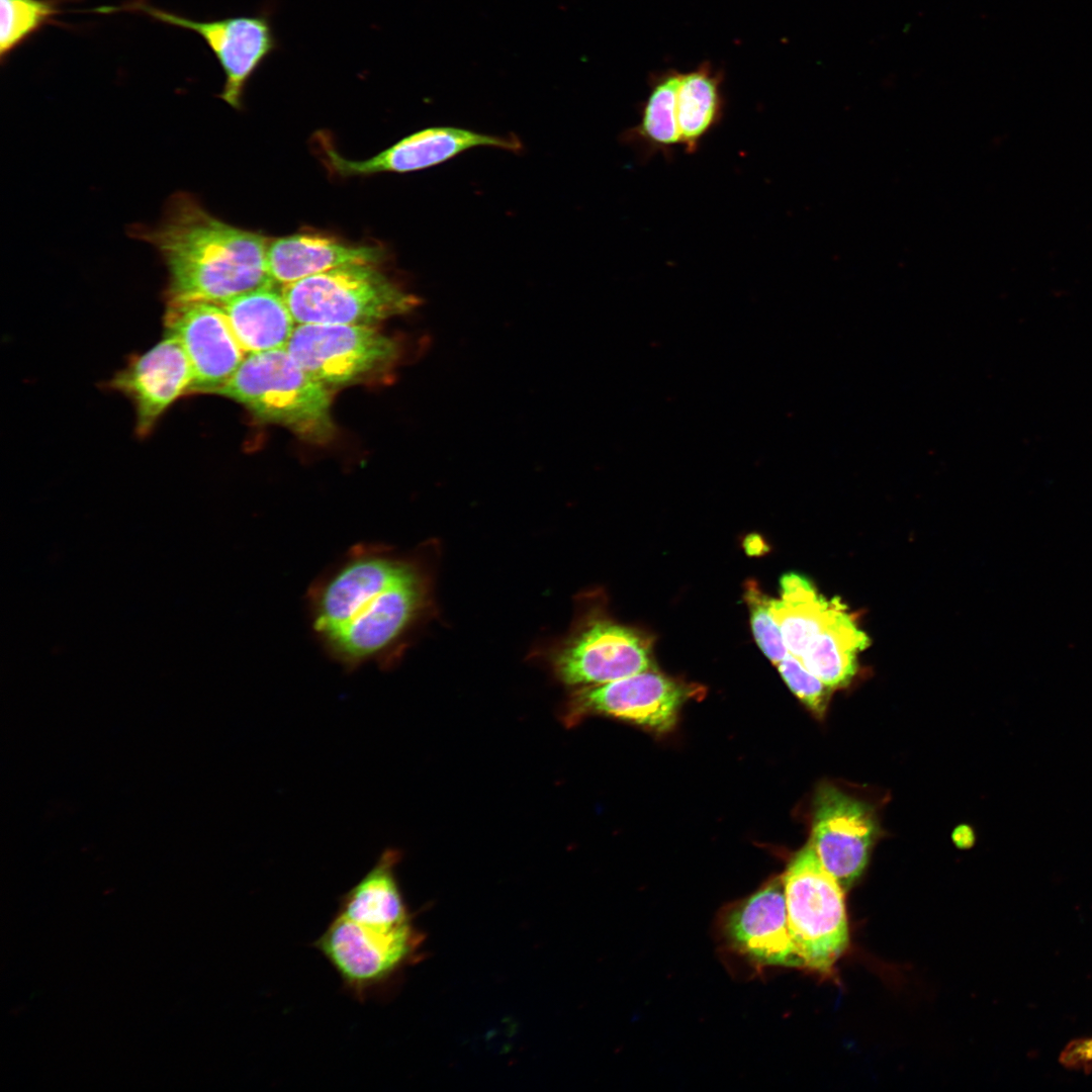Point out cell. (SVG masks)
Masks as SVG:
<instances>
[{"label": "cell", "instance_id": "cell-21", "mask_svg": "<svg viewBox=\"0 0 1092 1092\" xmlns=\"http://www.w3.org/2000/svg\"><path fill=\"white\" fill-rule=\"evenodd\" d=\"M679 73H667L652 82L642 105L639 122L623 131L622 142L633 148L643 160L661 154L671 159L680 145L676 119V90Z\"/></svg>", "mask_w": 1092, "mask_h": 1092}, {"label": "cell", "instance_id": "cell-4", "mask_svg": "<svg viewBox=\"0 0 1092 1092\" xmlns=\"http://www.w3.org/2000/svg\"><path fill=\"white\" fill-rule=\"evenodd\" d=\"M296 323L374 326L412 312L421 303L378 265H351L281 286Z\"/></svg>", "mask_w": 1092, "mask_h": 1092}, {"label": "cell", "instance_id": "cell-15", "mask_svg": "<svg viewBox=\"0 0 1092 1092\" xmlns=\"http://www.w3.org/2000/svg\"><path fill=\"white\" fill-rule=\"evenodd\" d=\"M726 930L734 946L759 964L803 967L789 928L784 879L733 909Z\"/></svg>", "mask_w": 1092, "mask_h": 1092}, {"label": "cell", "instance_id": "cell-1", "mask_svg": "<svg viewBox=\"0 0 1092 1092\" xmlns=\"http://www.w3.org/2000/svg\"><path fill=\"white\" fill-rule=\"evenodd\" d=\"M430 593L419 558L358 543L311 583L306 606L317 642L345 670L389 669L428 614Z\"/></svg>", "mask_w": 1092, "mask_h": 1092}, {"label": "cell", "instance_id": "cell-9", "mask_svg": "<svg viewBox=\"0 0 1092 1092\" xmlns=\"http://www.w3.org/2000/svg\"><path fill=\"white\" fill-rule=\"evenodd\" d=\"M551 665L565 685H603L653 669L650 645L638 632L607 619L586 622L555 650Z\"/></svg>", "mask_w": 1092, "mask_h": 1092}, {"label": "cell", "instance_id": "cell-26", "mask_svg": "<svg viewBox=\"0 0 1092 1092\" xmlns=\"http://www.w3.org/2000/svg\"><path fill=\"white\" fill-rule=\"evenodd\" d=\"M1060 1063L1073 1069H1085L1092 1065V1037L1070 1041L1060 1055Z\"/></svg>", "mask_w": 1092, "mask_h": 1092}, {"label": "cell", "instance_id": "cell-3", "mask_svg": "<svg viewBox=\"0 0 1092 1092\" xmlns=\"http://www.w3.org/2000/svg\"><path fill=\"white\" fill-rule=\"evenodd\" d=\"M215 393L306 440L323 442L332 436L329 387L309 375L286 348L246 355Z\"/></svg>", "mask_w": 1092, "mask_h": 1092}, {"label": "cell", "instance_id": "cell-20", "mask_svg": "<svg viewBox=\"0 0 1092 1092\" xmlns=\"http://www.w3.org/2000/svg\"><path fill=\"white\" fill-rule=\"evenodd\" d=\"M869 645L845 606L822 628L799 658L832 689L847 686L857 671V654Z\"/></svg>", "mask_w": 1092, "mask_h": 1092}, {"label": "cell", "instance_id": "cell-22", "mask_svg": "<svg viewBox=\"0 0 1092 1092\" xmlns=\"http://www.w3.org/2000/svg\"><path fill=\"white\" fill-rule=\"evenodd\" d=\"M724 98L720 79L707 68L679 75L676 90V119L680 146L695 154L704 138L721 122Z\"/></svg>", "mask_w": 1092, "mask_h": 1092}, {"label": "cell", "instance_id": "cell-18", "mask_svg": "<svg viewBox=\"0 0 1092 1092\" xmlns=\"http://www.w3.org/2000/svg\"><path fill=\"white\" fill-rule=\"evenodd\" d=\"M397 848L384 849L373 867L339 901L337 913L362 925L392 929L412 922L396 877Z\"/></svg>", "mask_w": 1092, "mask_h": 1092}, {"label": "cell", "instance_id": "cell-16", "mask_svg": "<svg viewBox=\"0 0 1092 1092\" xmlns=\"http://www.w3.org/2000/svg\"><path fill=\"white\" fill-rule=\"evenodd\" d=\"M385 260L386 251L380 246L353 245L313 235L269 241L266 252L269 277L281 285L336 268L379 265Z\"/></svg>", "mask_w": 1092, "mask_h": 1092}, {"label": "cell", "instance_id": "cell-24", "mask_svg": "<svg viewBox=\"0 0 1092 1092\" xmlns=\"http://www.w3.org/2000/svg\"><path fill=\"white\" fill-rule=\"evenodd\" d=\"M745 601L748 605L751 627L755 641L762 652L778 663L788 654L782 632L770 612V601L753 581L746 583Z\"/></svg>", "mask_w": 1092, "mask_h": 1092}, {"label": "cell", "instance_id": "cell-8", "mask_svg": "<svg viewBox=\"0 0 1092 1092\" xmlns=\"http://www.w3.org/2000/svg\"><path fill=\"white\" fill-rule=\"evenodd\" d=\"M131 10L143 12L161 22L196 32L216 58L224 74V84L218 97L236 109H241L245 89L250 79L278 48L267 14L240 15L222 19L197 21L168 12L144 0H131L100 11Z\"/></svg>", "mask_w": 1092, "mask_h": 1092}, {"label": "cell", "instance_id": "cell-23", "mask_svg": "<svg viewBox=\"0 0 1092 1092\" xmlns=\"http://www.w3.org/2000/svg\"><path fill=\"white\" fill-rule=\"evenodd\" d=\"M58 13L55 0H0L1 60Z\"/></svg>", "mask_w": 1092, "mask_h": 1092}, {"label": "cell", "instance_id": "cell-12", "mask_svg": "<svg viewBox=\"0 0 1092 1092\" xmlns=\"http://www.w3.org/2000/svg\"><path fill=\"white\" fill-rule=\"evenodd\" d=\"M165 333L177 338L192 367V393H215L246 357L219 303L167 302Z\"/></svg>", "mask_w": 1092, "mask_h": 1092}, {"label": "cell", "instance_id": "cell-19", "mask_svg": "<svg viewBox=\"0 0 1092 1092\" xmlns=\"http://www.w3.org/2000/svg\"><path fill=\"white\" fill-rule=\"evenodd\" d=\"M843 605L819 596L805 576L789 573L781 580L780 600L770 601V612L790 654L800 658L812 640Z\"/></svg>", "mask_w": 1092, "mask_h": 1092}, {"label": "cell", "instance_id": "cell-11", "mask_svg": "<svg viewBox=\"0 0 1092 1092\" xmlns=\"http://www.w3.org/2000/svg\"><path fill=\"white\" fill-rule=\"evenodd\" d=\"M877 833L874 810L867 803L832 786L819 790L810 843L844 892L862 874Z\"/></svg>", "mask_w": 1092, "mask_h": 1092}, {"label": "cell", "instance_id": "cell-6", "mask_svg": "<svg viewBox=\"0 0 1092 1092\" xmlns=\"http://www.w3.org/2000/svg\"><path fill=\"white\" fill-rule=\"evenodd\" d=\"M420 941L412 922L381 929L336 913L312 945L338 973L346 991L363 1002L380 995L414 956Z\"/></svg>", "mask_w": 1092, "mask_h": 1092}, {"label": "cell", "instance_id": "cell-25", "mask_svg": "<svg viewBox=\"0 0 1092 1092\" xmlns=\"http://www.w3.org/2000/svg\"><path fill=\"white\" fill-rule=\"evenodd\" d=\"M777 665L791 691L812 713L817 717H822L826 712L833 689L790 653Z\"/></svg>", "mask_w": 1092, "mask_h": 1092}, {"label": "cell", "instance_id": "cell-17", "mask_svg": "<svg viewBox=\"0 0 1092 1092\" xmlns=\"http://www.w3.org/2000/svg\"><path fill=\"white\" fill-rule=\"evenodd\" d=\"M266 284L220 303L246 355L286 348L296 323L281 288Z\"/></svg>", "mask_w": 1092, "mask_h": 1092}, {"label": "cell", "instance_id": "cell-10", "mask_svg": "<svg viewBox=\"0 0 1092 1092\" xmlns=\"http://www.w3.org/2000/svg\"><path fill=\"white\" fill-rule=\"evenodd\" d=\"M688 692L679 682L653 669L603 685L576 688L562 720L568 726L587 715L601 714L665 732L676 722Z\"/></svg>", "mask_w": 1092, "mask_h": 1092}, {"label": "cell", "instance_id": "cell-2", "mask_svg": "<svg viewBox=\"0 0 1092 1092\" xmlns=\"http://www.w3.org/2000/svg\"><path fill=\"white\" fill-rule=\"evenodd\" d=\"M129 235L152 245L167 271V302L222 303L274 284L268 274L269 240L210 214L185 191L172 194L155 226L135 224Z\"/></svg>", "mask_w": 1092, "mask_h": 1092}, {"label": "cell", "instance_id": "cell-13", "mask_svg": "<svg viewBox=\"0 0 1092 1092\" xmlns=\"http://www.w3.org/2000/svg\"><path fill=\"white\" fill-rule=\"evenodd\" d=\"M478 147L517 153L523 145L516 135L503 136L461 127L434 126L414 132L366 160H349L332 147H324V153L325 163L333 173L353 177L424 170Z\"/></svg>", "mask_w": 1092, "mask_h": 1092}, {"label": "cell", "instance_id": "cell-7", "mask_svg": "<svg viewBox=\"0 0 1092 1092\" xmlns=\"http://www.w3.org/2000/svg\"><path fill=\"white\" fill-rule=\"evenodd\" d=\"M286 350L327 387L346 385L384 370L400 355L398 342L370 325H296Z\"/></svg>", "mask_w": 1092, "mask_h": 1092}, {"label": "cell", "instance_id": "cell-14", "mask_svg": "<svg viewBox=\"0 0 1092 1092\" xmlns=\"http://www.w3.org/2000/svg\"><path fill=\"white\" fill-rule=\"evenodd\" d=\"M193 384L192 367L182 345L165 333L154 347L132 357L108 387L129 398L136 435L145 438L177 399L192 393Z\"/></svg>", "mask_w": 1092, "mask_h": 1092}, {"label": "cell", "instance_id": "cell-5", "mask_svg": "<svg viewBox=\"0 0 1092 1092\" xmlns=\"http://www.w3.org/2000/svg\"><path fill=\"white\" fill-rule=\"evenodd\" d=\"M788 923L803 967L829 973L848 945L844 891L809 842L784 876Z\"/></svg>", "mask_w": 1092, "mask_h": 1092}]
</instances>
